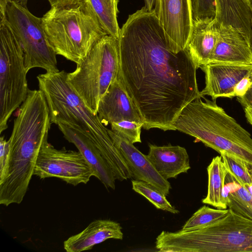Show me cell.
<instances>
[{
    "label": "cell",
    "instance_id": "obj_1",
    "mask_svg": "<svg viewBox=\"0 0 252 252\" xmlns=\"http://www.w3.org/2000/svg\"><path fill=\"white\" fill-rule=\"evenodd\" d=\"M118 39L117 77L137 108L143 128L176 130L183 108L202 97L188 49L171 51L154 9L145 7L128 16Z\"/></svg>",
    "mask_w": 252,
    "mask_h": 252
},
{
    "label": "cell",
    "instance_id": "obj_2",
    "mask_svg": "<svg viewBox=\"0 0 252 252\" xmlns=\"http://www.w3.org/2000/svg\"><path fill=\"white\" fill-rule=\"evenodd\" d=\"M39 89L47 101L51 122L62 123L87 136L98 149L112 169L124 162L108 128L93 114L68 83L64 70L46 72L37 76Z\"/></svg>",
    "mask_w": 252,
    "mask_h": 252
},
{
    "label": "cell",
    "instance_id": "obj_3",
    "mask_svg": "<svg viewBox=\"0 0 252 252\" xmlns=\"http://www.w3.org/2000/svg\"><path fill=\"white\" fill-rule=\"evenodd\" d=\"M189 103L175 123V130L194 137L218 152H225L252 165L251 134L219 106L204 96Z\"/></svg>",
    "mask_w": 252,
    "mask_h": 252
},
{
    "label": "cell",
    "instance_id": "obj_4",
    "mask_svg": "<svg viewBox=\"0 0 252 252\" xmlns=\"http://www.w3.org/2000/svg\"><path fill=\"white\" fill-rule=\"evenodd\" d=\"M156 247L162 252H252V220L228 209L216 221L189 231H162Z\"/></svg>",
    "mask_w": 252,
    "mask_h": 252
},
{
    "label": "cell",
    "instance_id": "obj_5",
    "mask_svg": "<svg viewBox=\"0 0 252 252\" xmlns=\"http://www.w3.org/2000/svg\"><path fill=\"white\" fill-rule=\"evenodd\" d=\"M41 21L54 52L76 64L85 58L99 38L107 34L87 1L51 6Z\"/></svg>",
    "mask_w": 252,
    "mask_h": 252
},
{
    "label": "cell",
    "instance_id": "obj_6",
    "mask_svg": "<svg viewBox=\"0 0 252 252\" xmlns=\"http://www.w3.org/2000/svg\"><path fill=\"white\" fill-rule=\"evenodd\" d=\"M67 80L85 105L97 115L99 103L119 70L118 39L106 34L99 38Z\"/></svg>",
    "mask_w": 252,
    "mask_h": 252
},
{
    "label": "cell",
    "instance_id": "obj_7",
    "mask_svg": "<svg viewBox=\"0 0 252 252\" xmlns=\"http://www.w3.org/2000/svg\"><path fill=\"white\" fill-rule=\"evenodd\" d=\"M27 2L7 0L6 4L0 7V24L8 26L20 42L27 72L35 67L46 72L58 71L57 55L48 44L41 18L29 10Z\"/></svg>",
    "mask_w": 252,
    "mask_h": 252
},
{
    "label": "cell",
    "instance_id": "obj_8",
    "mask_svg": "<svg viewBox=\"0 0 252 252\" xmlns=\"http://www.w3.org/2000/svg\"><path fill=\"white\" fill-rule=\"evenodd\" d=\"M22 45L12 31L0 24V133L29 92Z\"/></svg>",
    "mask_w": 252,
    "mask_h": 252
},
{
    "label": "cell",
    "instance_id": "obj_9",
    "mask_svg": "<svg viewBox=\"0 0 252 252\" xmlns=\"http://www.w3.org/2000/svg\"><path fill=\"white\" fill-rule=\"evenodd\" d=\"M33 175L59 178L73 186L87 184L94 173L79 151L57 149L46 141L38 153Z\"/></svg>",
    "mask_w": 252,
    "mask_h": 252
},
{
    "label": "cell",
    "instance_id": "obj_10",
    "mask_svg": "<svg viewBox=\"0 0 252 252\" xmlns=\"http://www.w3.org/2000/svg\"><path fill=\"white\" fill-rule=\"evenodd\" d=\"M154 10L169 49L175 53L185 50L193 26L192 0H156Z\"/></svg>",
    "mask_w": 252,
    "mask_h": 252
},
{
    "label": "cell",
    "instance_id": "obj_11",
    "mask_svg": "<svg viewBox=\"0 0 252 252\" xmlns=\"http://www.w3.org/2000/svg\"><path fill=\"white\" fill-rule=\"evenodd\" d=\"M200 68L205 78V88L200 91L201 97L209 95L212 100L234 97L236 84L252 71V65L218 63H209Z\"/></svg>",
    "mask_w": 252,
    "mask_h": 252
},
{
    "label": "cell",
    "instance_id": "obj_12",
    "mask_svg": "<svg viewBox=\"0 0 252 252\" xmlns=\"http://www.w3.org/2000/svg\"><path fill=\"white\" fill-rule=\"evenodd\" d=\"M108 132L126 163L131 178L146 182L165 195H168L171 188L170 183L157 171L147 156L139 151L133 143L118 136L111 129H108Z\"/></svg>",
    "mask_w": 252,
    "mask_h": 252
},
{
    "label": "cell",
    "instance_id": "obj_13",
    "mask_svg": "<svg viewBox=\"0 0 252 252\" xmlns=\"http://www.w3.org/2000/svg\"><path fill=\"white\" fill-rule=\"evenodd\" d=\"M97 115L105 126L124 120L144 124L137 108L118 77L100 99Z\"/></svg>",
    "mask_w": 252,
    "mask_h": 252
},
{
    "label": "cell",
    "instance_id": "obj_14",
    "mask_svg": "<svg viewBox=\"0 0 252 252\" xmlns=\"http://www.w3.org/2000/svg\"><path fill=\"white\" fill-rule=\"evenodd\" d=\"M218 27V39L209 63L252 65V49L243 35L230 25Z\"/></svg>",
    "mask_w": 252,
    "mask_h": 252
},
{
    "label": "cell",
    "instance_id": "obj_15",
    "mask_svg": "<svg viewBox=\"0 0 252 252\" xmlns=\"http://www.w3.org/2000/svg\"><path fill=\"white\" fill-rule=\"evenodd\" d=\"M58 128L64 138L74 144L94 171L97 178L106 188L115 189L114 173L109 165L93 142L86 135L65 124L59 123Z\"/></svg>",
    "mask_w": 252,
    "mask_h": 252
},
{
    "label": "cell",
    "instance_id": "obj_16",
    "mask_svg": "<svg viewBox=\"0 0 252 252\" xmlns=\"http://www.w3.org/2000/svg\"><path fill=\"white\" fill-rule=\"evenodd\" d=\"M218 36L219 27L215 18L193 19L192 29L187 49L197 69L209 63Z\"/></svg>",
    "mask_w": 252,
    "mask_h": 252
},
{
    "label": "cell",
    "instance_id": "obj_17",
    "mask_svg": "<svg viewBox=\"0 0 252 252\" xmlns=\"http://www.w3.org/2000/svg\"><path fill=\"white\" fill-rule=\"evenodd\" d=\"M120 224L109 220H96L79 233L69 237L63 242L67 252H81L109 239L122 240L124 237Z\"/></svg>",
    "mask_w": 252,
    "mask_h": 252
},
{
    "label": "cell",
    "instance_id": "obj_18",
    "mask_svg": "<svg viewBox=\"0 0 252 252\" xmlns=\"http://www.w3.org/2000/svg\"><path fill=\"white\" fill-rule=\"evenodd\" d=\"M147 155L157 171L165 179L175 178L190 168L186 149L171 144L161 146L149 144Z\"/></svg>",
    "mask_w": 252,
    "mask_h": 252
},
{
    "label": "cell",
    "instance_id": "obj_19",
    "mask_svg": "<svg viewBox=\"0 0 252 252\" xmlns=\"http://www.w3.org/2000/svg\"><path fill=\"white\" fill-rule=\"evenodd\" d=\"M218 26L230 25L240 32L251 47L252 7L250 0H215Z\"/></svg>",
    "mask_w": 252,
    "mask_h": 252
},
{
    "label": "cell",
    "instance_id": "obj_20",
    "mask_svg": "<svg viewBox=\"0 0 252 252\" xmlns=\"http://www.w3.org/2000/svg\"><path fill=\"white\" fill-rule=\"evenodd\" d=\"M208 175V191L202 202L221 209V195L228 173L221 156L213 158L207 168Z\"/></svg>",
    "mask_w": 252,
    "mask_h": 252
},
{
    "label": "cell",
    "instance_id": "obj_21",
    "mask_svg": "<svg viewBox=\"0 0 252 252\" xmlns=\"http://www.w3.org/2000/svg\"><path fill=\"white\" fill-rule=\"evenodd\" d=\"M108 35L118 38L120 30L117 20L119 0H86Z\"/></svg>",
    "mask_w": 252,
    "mask_h": 252
},
{
    "label": "cell",
    "instance_id": "obj_22",
    "mask_svg": "<svg viewBox=\"0 0 252 252\" xmlns=\"http://www.w3.org/2000/svg\"><path fill=\"white\" fill-rule=\"evenodd\" d=\"M230 175L234 187L229 195L227 207L234 212L252 220V196L244 186Z\"/></svg>",
    "mask_w": 252,
    "mask_h": 252
},
{
    "label": "cell",
    "instance_id": "obj_23",
    "mask_svg": "<svg viewBox=\"0 0 252 252\" xmlns=\"http://www.w3.org/2000/svg\"><path fill=\"white\" fill-rule=\"evenodd\" d=\"M131 184L133 190L145 197L157 209L172 214L179 213L167 200L166 195L154 186L146 182L134 179L132 180Z\"/></svg>",
    "mask_w": 252,
    "mask_h": 252
},
{
    "label": "cell",
    "instance_id": "obj_24",
    "mask_svg": "<svg viewBox=\"0 0 252 252\" xmlns=\"http://www.w3.org/2000/svg\"><path fill=\"white\" fill-rule=\"evenodd\" d=\"M228 211V209H216L204 205L196 211L185 222L182 230H192L212 223L224 217Z\"/></svg>",
    "mask_w": 252,
    "mask_h": 252
},
{
    "label": "cell",
    "instance_id": "obj_25",
    "mask_svg": "<svg viewBox=\"0 0 252 252\" xmlns=\"http://www.w3.org/2000/svg\"><path fill=\"white\" fill-rule=\"evenodd\" d=\"M220 156L228 172L241 185H250L252 179L249 171L248 164L241 159L225 152Z\"/></svg>",
    "mask_w": 252,
    "mask_h": 252
},
{
    "label": "cell",
    "instance_id": "obj_26",
    "mask_svg": "<svg viewBox=\"0 0 252 252\" xmlns=\"http://www.w3.org/2000/svg\"><path fill=\"white\" fill-rule=\"evenodd\" d=\"M111 130L118 136L132 143L141 142V130L143 124L124 120L110 124Z\"/></svg>",
    "mask_w": 252,
    "mask_h": 252
},
{
    "label": "cell",
    "instance_id": "obj_27",
    "mask_svg": "<svg viewBox=\"0 0 252 252\" xmlns=\"http://www.w3.org/2000/svg\"><path fill=\"white\" fill-rule=\"evenodd\" d=\"M192 15L194 19L215 18V0H192Z\"/></svg>",
    "mask_w": 252,
    "mask_h": 252
},
{
    "label": "cell",
    "instance_id": "obj_28",
    "mask_svg": "<svg viewBox=\"0 0 252 252\" xmlns=\"http://www.w3.org/2000/svg\"><path fill=\"white\" fill-rule=\"evenodd\" d=\"M9 153V143L4 136L0 138V176L4 173Z\"/></svg>",
    "mask_w": 252,
    "mask_h": 252
},
{
    "label": "cell",
    "instance_id": "obj_29",
    "mask_svg": "<svg viewBox=\"0 0 252 252\" xmlns=\"http://www.w3.org/2000/svg\"><path fill=\"white\" fill-rule=\"evenodd\" d=\"M250 74L242 78L236 84L234 90L235 97H241L243 96L248 91L251 84Z\"/></svg>",
    "mask_w": 252,
    "mask_h": 252
},
{
    "label": "cell",
    "instance_id": "obj_30",
    "mask_svg": "<svg viewBox=\"0 0 252 252\" xmlns=\"http://www.w3.org/2000/svg\"><path fill=\"white\" fill-rule=\"evenodd\" d=\"M237 98L238 101L244 108H252V85H251L248 91L243 96Z\"/></svg>",
    "mask_w": 252,
    "mask_h": 252
},
{
    "label": "cell",
    "instance_id": "obj_31",
    "mask_svg": "<svg viewBox=\"0 0 252 252\" xmlns=\"http://www.w3.org/2000/svg\"><path fill=\"white\" fill-rule=\"evenodd\" d=\"M51 6H64L77 4L86 1V0H48Z\"/></svg>",
    "mask_w": 252,
    "mask_h": 252
},
{
    "label": "cell",
    "instance_id": "obj_32",
    "mask_svg": "<svg viewBox=\"0 0 252 252\" xmlns=\"http://www.w3.org/2000/svg\"><path fill=\"white\" fill-rule=\"evenodd\" d=\"M244 111L248 122L252 126V108H245Z\"/></svg>",
    "mask_w": 252,
    "mask_h": 252
},
{
    "label": "cell",
    "instance_id": "obj_33",
    "mask_svg": "<svg viewBox=\"0 0 252 252\" xmlns=\"http://www.w3.org/2000/svg\"><path fill=\"white\" fill-rule=\"evenodd\" d=\"M145 7L149 11L153 10V7L156 4V0H144Z\"/></svg>",
    "mask_w": 252,
    "mask_h": 252
},
{
    "label": "cell",
    "instance_id": "obj_34",
    "mask_svg": "<svg viewBox=\"0 0 252 252\" xmlns=\"http://www.w3.org/2000/svg\"><path fill=\"white\" fill-rule=\"evenodd\" d=\"M248 169L252 179V165L248 164ZM252 196V183L250 185H244Z\"/></svg>",
    "mask_w": 252,
    "mask_h": 252
},
{
    "label": "cell",
    "instance_id": "obj_35",
    "mask_svg": "<svg viewBox=\"0 0 252 252\" xmlns=\"http://www.w3.org/2000/svg\"><path fill=\"white\" fill-rule=\"evenodd\" d=\"M251 7H252V3L251 4ZM251 48L252 49V45H251Z\"/></svg>",
    "mask_w": 252,
    "mask_h": 252
},
{
    "label": "cell",
    "instance_id": "obj_36",
    "mask_svg": "<svg viewBox=\"0 0 252 252\" xmlns=\"http://www.w3.org/2000/svg\"><path fill=\"white\" fill-rule=\"evenodd\" d=\"M15 1H22V0H13Z\"/></svg>",
    "mask_w": 252,
    "mask_h": 252
},
{
    "label": "cell",
    "instance_id": "obj_37",
    "mask_svg": "<svg viewBox=\"0 0 252 252\" xmlns=\"http://www.w3.org/2000/svg\"><path fill=\"white\" fill-rule=\"evenodd\" d=\"M250 2H251V4H252V0H250Z\"/></svg>",
    "mask_w": 252,
    "mask_h": 252
}]
</instances>
